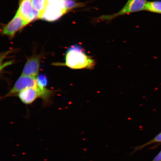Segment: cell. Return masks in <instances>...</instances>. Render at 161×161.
Here are the masks:
<instances>
[{
  "mask_svg": "<svg viewBox=\"0 0 161 161\" xmlns=\"http://www.w3.org/2000/svg\"><path fill=\"white\" fill-rule=\"evenodd\" d=\"M64 65L72 69H92L96 62L92 57L86 55L81 46L74 45L66 52Z\"/></svg>",
  "mask_w": 161,
  "mask_h": 161,
  "instance_id": "1",
  "label": "cell"
},
{
  "mask_svg": "<svg viewBox=\"0 0 161 161\" xmlns=\"http://www.w3.org/2000/svg\"><path fill=\"white\" fill-rule=\"evenodd\" d=\"M52 94L51 90L46 88L43 89L40 87L37 88H28L20 92L18 96L24 103L29 104L33 103L38 97L42 98L45 101H47Z\"/></svg>",
  "mask_w": 161,
  "mask_h": 161,
  "instance_id": "2",
  "label": "cell"
},
{
  "mask_svg": "<svg viewBox=\"0 0 161 161\" xmlns=\"http://www.w3.org/2000/svg\"><path fill=\"white\" fill-rule=\"evenodd\" d=\"M67 12L64 0H55L48 3L40 19L47 21H55Z\"/></svg>",
  "mask_w": 161,
  "mask_h": 161,
  "instance_id": "3",
  "label": "cell"
},
{
  "mask_svg": "<svg viewBox=\"0 0 161 161\" xmlns=\"http://www.w3.org/2000/svg\"><path fill=\"white\" fill-rule=\"evenodd\" d=\"M147 3L146 0H128L123 8L117 13L103 15L100 19L108 21L120 16L142 11L144 10Z\"/></svg>",
  "mask_w": 161,
  "mask_h": 161,
  "instance_id": "4",
  "label": "cell"
},
{
  "mask_svg": "<svg viewBox=\"0 0 161 161\" xmlns=\"http://www.w3.org/2000/svg\"><path fill=\"white\" fill-rule=\"evenodd\" d=\"M39 88L36 78L21 75L18 78L13 88L8 92L5 97L14 95L28 88Z\"/></svg>",
  "mask_w": 161,
  "mask_h": 161,
  "instance_id": "5",
  "label": "cell"
},
{
  "mask_svg": "<svg viewBox=\"0 0 161 161\" xmlns=\"http://www.w3.org/2000/svg\"><path fill=\"white\" fill-rule=\"evenodd\" d=\"M17 11L28 23L40 19V14L34 9L31 0H19Z\"/></svg>",
  "mask_w": 161,
  "mask_h": 161,
  "instance_id": "6",
  "label": "cell"
},
{
  "mask_svg": "<svg viewBox=\"0 0 161 161\" xmlns=\"http://www.w3.org/2000/svg\"><path fill=\"white\" fill-rule=\"evenodd\" d=\"M28 24L17 11L13 19L3 27L2 33L4 35L13 37L18 31Z\"/></svg>",
  "mask_w": 161,
  "mask_h": 161,
  "instance_id": "7",
  "label": "cell"
},
{
  "mask_svg": "<svg viewBox=\"0 0 161 161\" xmlns=\"http://www.w3.org/2000/svg\"><path fill=\"white\" fill-rule=\"evenodd\" d=\"M41 56L36 55L28 59L23 68L21 75L36 78L39 73Z\"/></svg>",
  "mask_w": 161,
  "mask_h": 161,
  "instance_id": "8",
  "label": "cell"
},
{
  "mask_svg": "<svg viewBox=\"0 0 161 161\" xmlns=\"http://www.w3.org/2000/svg\"><path fill=\"white\" fill-rule=\"evenodd\" d=\"M31 1L34 9L39 13L40 19L49 3L46 0H31Z\"/></svg>",
  "mask_w": 161,
  "mask_h": 161,
  "instance_id": "9",
  "label": "cell"
},
{
  "mask_svg": "<svg viewBox=\"0 0 161 161\" xmlns=\"http://www.w3.org/2000/svg\"><path fill=\"white\" fill-rule=\"evenodd\" d=\"M155 143H161V132L155 136L154 138H153L152 139L148 141L146 143L142 144V145L135 147L133 148L132 152L131 153V154H134L135 153L138 151L142 150L147 146Z\"/></svg>",
  "mask_w": 161,
  "mask_h": 161,
  "instance_id": "10",
  "label": "cell"
},
{
  "mask_svg": "<svg viewBox=\"0 0 161 161\" xmlns=\"http://www.w3.org/2000/svg\"><path fill=\"white\" fill-rule=\"evenodd\" d=\"M144 10L153 13H161V1L147 2Z\"/></svg>",
  "mask_w": 161,
  "mask_h": 161,
  "instance_id": "11",
  "label": "cell"
},
{
  "mask_svg": "<svg viewBox=\"0 0 161 161\" xmlns=\"http://www.w3.org/2000/svg\"><path fill=\"white\" fill-rule=\"evenodd\" d=\"M38 86L41 89H45L48 84V79L46 76L43 74H40L36 78Z\"/></svg>",
  "mask_w": 161,
  "mask_h": 161,
  "instance_id": "12",
  "label": "cell"
},
{
  "mask_svg": "<svg viewBox=\"0 0 161 161\" xmlns=\"http://www.w3.org/2000/svg\"><path fill=\"white\" fill-rule=\"evenodd\" d=\"M64 5L67 11L75 8L81 7V3H77L74 0H64Z\"/></svg>",
  "mask_w": 161,
  "mask_h": 161,
  "instance_id": "13",
  "label": "cell"
},
{
  "mask_svg": "<svg viewBox=\"0 0 161 161\" xmlns=\"http://www.w3.org/2000/svg\"><path fill=\"white\" fill-rule=\"evenodd\" d=\"M151 161H161V150Z\"/></svg>",
  "mask_w": 161,
  "mask_h": 161,
  "instance_id": "14",
  "label": "cell"
},
{
  "mask_svg": "<svg viewBox=\"0 0 161 161\" xmlns=\"http://www.w3.org/2000/svg\"><path fill=\"white\" fill-rule=\"evenodd\" d=\"M48 2V3H50V2H51L52 1H55V0H46Z\"/></svg>",
  "mask_w": 161,
  "mask_h": 161,
  "instance_id": "15",
  "label": "cell"
}]
</instances>
